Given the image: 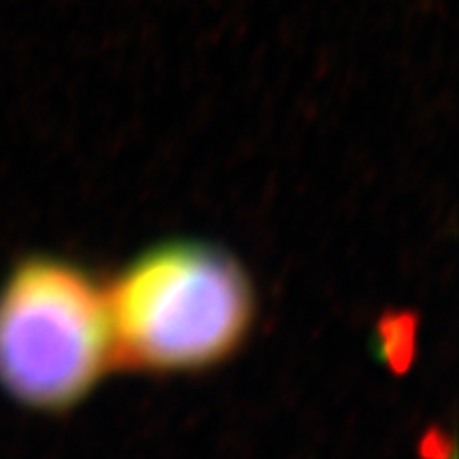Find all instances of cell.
<instances>
[{"label":"cell","instance_id":"obj_1","mask_svg":"<svg viewBox=\"0 0 459 459\" xmlns=\"http://www.w3.org/2000/svg\"><path fill=\"white\" fill-rule=\"evenodd\" d=\"M107 296L117 361L149 372L220 364L237 353L255 313L254 287L240 264L200 240L145 251Z\"/></svg>","mask_w":459,"mask_h":459},{"label":"cell","instance_id":"obj_2","mask_svg":"<svg viewBox=\"0 0 459 459\" xmlns=\"http://www.w3.org/2000/svg\"><path fill=\"white\" fill-rule=\"evenodd\" d=\"M115 364L107 287L62 257L17 262L0 285V389L24 409L65 412Z\"/></svg>","mask_w":459,"mask_h":459}]
</instances>
